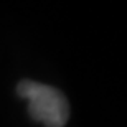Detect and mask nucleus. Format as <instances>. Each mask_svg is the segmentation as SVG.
I'll return each mask as SVG.
<instances>
[{"label": "nucleus", "instance_id": "obj_1", "mask_svg": "<svg viewBox=\"0 0 127 127\" xmlns=\"http://www.w3.org/2000/svg\"><path fill=\"white\" fill-rule=\"evenodd\" d=\"M20 97L28 101V112L46 127H64L69 119V102L56 88L23 79L17 86Z\"/></svg>", "mask_w": 127, "mask_h": 127}]
</instances>
